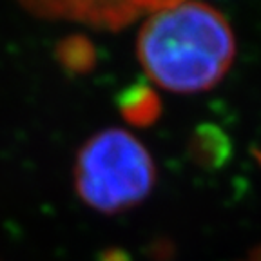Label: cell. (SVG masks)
<instances>
[{"label": "cell", "instance_id": "6da1fadb", "mask_svg": "<svg viewBox=\"0 0 261 261\" xmlns=\"http://www.w3.org/2000/svg\"><path fill=\"white\" fill-rule=\"evenodd\" d=\"M136 57L158 89L178 94L218 86L236 58L227 16L203 2H162L143 16Z\"/></svg>", "mask_w": 261, "mask_h": 261}, {"label": "cell", "instance_id": "7a4b0ae2", "mask_svg": "<svg viewBox=\"0 0 261 261\" xmlns=\"http://www.w3.org/2000/svg\"><path fill=\"white\" fill-rule=\"evenodd\" d=\"M156 176L149 149L120 127L94 133L76 152L73 167L78 198L102 214H118L140 205L154 189Z\"/></svg>", "mask_w": 261, "mask_h": 261}, {"label": "cell", "instance_id": "3957f363", "mask_svg": "<svg viewBox=\"0 0 261 261\" xmlns=\"http://www.w3.org/2000/svg\"><path fill=\"white\" fill-rule=\"evenodd\" d=\"M62 9L60 16H69L86 24L102 25V28H120L129 24L136 16H145L154 4H64L49 6Z\"/></svg>", "mask_w": 261, "mask_h": 261}, {"label": "cell", "instance_id": "277c9868", "mask_svg": "<svg viewBox=\"0 0 261 261\" xmlns=\"http://www.w3.org/2000/svg\"><path fill=\"white\" fill-rule=\"evenodd\" d=\"M118 107L122 111L123 118L136 127L151 125L160 116V98L156 89L151 86H133L122 93L118 100Z\"/></svg>", "mask_w": 261, "mask_h": 261}, {"label": "cell", "instance_id": "5b68a950", "mask_svg": "<svg viewBox=\"0 0 261 261\" xmlns=\"http://www.w3.org/2000/svg\"><path fill=\"white\" fill-rule=\"evenodd\" d=\"M58 60L73 73H86L94 64V47L84 37H69L62 40L57 49Z\"/></svg>", "mask_w": 261, "mask_h": 261}]
</instances>
